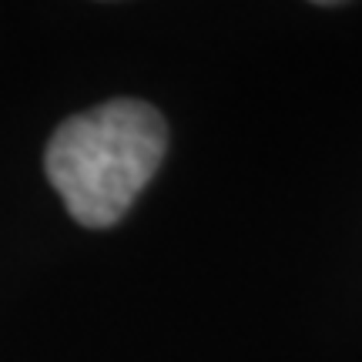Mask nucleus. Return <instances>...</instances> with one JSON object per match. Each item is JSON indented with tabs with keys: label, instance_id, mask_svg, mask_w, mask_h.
<instances>
[{
	"label": "nucleus",
	"instance_id": "nucleus-1",
	"mask_svg": "<svg viewBox=\"0 0 362 362\" xmlns=\"http://www.w3.org/2000/svg\"><path fill=\"white\" fill-rule=\"evenodd\" d=\"M168 128L151 104L117 98L67 117L44 151V168L67 215L111 228L165 158Z\"/></svg>",
	"mask_w": 362,
	"mask_h": 362
}]
</instances>
